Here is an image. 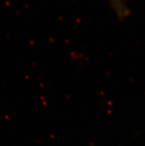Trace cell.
Masks as SVG:
<instances>
[{"label": "cell", "instance_id": "obj_1", "mask_svg": "<svg viewBox=\"0 0 145 146\" xmlns=\"http://www.w3.org/2000/svg\"><path fill=\"white\" fill-rule=\"evenodd\" d=\"M107 1L119 18L123 19L127 17L129 13V10L124 0H107Z\"/></svg>", "mask_w": 145, "mask_h": 146}]
</instances>
